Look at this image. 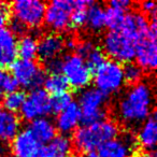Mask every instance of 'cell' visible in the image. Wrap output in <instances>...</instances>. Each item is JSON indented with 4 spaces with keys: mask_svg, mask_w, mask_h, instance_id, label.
<instances>
[{
    "mask_svg": "<svg viewBox=\"0 0 157 157\" xmlns=\"http://www.w3.org/2000/svg\"><path fill=\"white\" fill-rule=\"evenodd\" d=\"M148 26L150 22L143 14L138 12L125 14L121 26L110 30L103 38V53L118 63H131L135 59L138 41L147 31Z\"/></svg>",
    "mask_w": 157,
    "mask_h": 157,
    "instance_id": "obj_1",
    "label": "cell"
},
{
    "mask_svg": "<svg viewBox=\"0 0 157 157\" xmlns=\"http://www.w3.org/2000/svg\"><path fill=\"white\" fill-rule=\"evenodd\" d=\"M154 96L152 87L146 82L132 85L120 99L116 114L120 121L128 127L142 124L152 114Z\"/></svg>",
    "mask_w": 157,
    "mask_h": 157,
    "instance_id": "obj_2",
    "label": "cell"
},
{
    "mask_svg": "<svg viewBox=\"0 0 157 157\" xmlns=\"http://www.w3.org/2000/svg\"><path fill=\"white\" fill-rule=\"evenodd\" d=\"M118 131L117 124L111 120L83 125L75 130L72 144L78 152L90 154L95 153L105 142L117 137Z\"/></svg>",
    "mask_w": 157,
    "mask_h": 157,
    "instance_id": "obj_3",
    "label": "cell"
},
{
    "mask_svg": "<svg viewBox=\"0 0 157 157\" xmlns=\"http://www.w3.org/2000/svg\"><path fill=\"white\" fill-rule=\"evenodd\" d=\"M107 96L95 87H86L78 96V109L81 123L90 125L105 120Z\"/></svg>",
    "mask_w": 157,
    "mask_h": 157,
    "instance_id": "obj_4",
    "label": "cell"
},
{
    "mask_svg": "<svg viewBox=\"0 0 157 157\" xmlns=\"http://www.w3.org/2000/svg\"><path fill=\"white\" fill-rule=\"evenodd\" d=\"M95 88L105 96L120 92L125 84L123 66L114 60H105L95 71Z\"/></svg>",
    "mask_w": 157,
    "mask_h": 157,
    "instance_id": "obj_5",
    "label": "cell"
},
{
    "mask_svg": "<svg viewBox=\"0 0 157 157\" xmlns=\"http://www.w3.org/2000/svg\"><path fill=\"white\" fill-rule=\"evenodd\" d=\"M60 73L68 85L75 90H84L92 81V71L85 60L76 54L66 55L60 59Z\"/></svg>",
    "mask_w": 157,
    "mask_h": 157,
    "instance_id": "obj_6",
    "label": "cell"
},
{
    "mask_svg": "<svg viewBox=\"0 0 157 157\" xmlns=\"http://www.w3.org/2000/svg\"><path fill=\"white\" fill-rule=\"evenodd\" d=\"M157 26L156 21L150 23L148 29L138 41L135 58L143 71H153L157 65Z\"/></svg>",
    "mask_w": 157,
    "mask_h": 157,
    "instance_id": "obj_7",
    "label": "cell"
},
{
    "mask_svg": "<svg viewBox=\"0 0 157 157\" xmlns=\"http://www.w3.org/2000/svg\"><path fill=\"white\" fill-rule=\"evenodd\" d=\"M11 75L18 86L28 90H37L43 85L45 74L35 60L16 59L11 65Z\"/></svg>",
    "mask_w": 157,
    "mask_h": 157,
    "instance_id": "obj_8",
    "label": "cell"
},
{
    "mask_svg": "<svg viewBox=\"0 0 157 157\" xmlns=\"http://www.w3.org/2000/svg\"><path fill=\"white\" fill-rule=\"evenodd\" d=\"M45 8V3L40 0H17L12 3L11 10L13 20L26 28H37L43 22Z\"/></svg>",
    "mask_w": 157,
    "mask_h": 157,
    "instance_id": "obj_9",
    "label": "cell"
},
{
    "mask_svg": "<svg viewBox=\"0 0 157 157\" xmlns=\"http://www.w3.org/2000/svg\"><path fill=\"white\" fill-rule=\"evenodd\" d=\"M73 9V1L54 0L45 8L43 22L54 33H63L70 28V16Z\"/></svg>",
    "mask_w": 157,
    "mask_h": 157,
    "instance_id": "obj_10",
    "label": "cell"
},
{
    "mask_svg": "<svg viewBox=\"0 0 157 157\" xmlns=\"http://www.w3.org/2000/svg\"><path fill=\"white\" fill-rule=\"evenodd\" d=\"M20 112L23 118L29 122L37 118L46 117L52 112L50 95L41 88L31 90L30 94L25 98Z\"/></svg>",
    "mask_w": 157,
    "mask_h": 157,
    "instance_id": "obj_11",
    "label": "cell"
},
{
    "mask_svg": "<svg viewBox=\"0 0 157 157\" xmlns=\"http://www.w3.org/2000/svg\"><path fill=\"white\" fill-rule=\"evenodd\" d=\"M137 138L131 133H125L105 142L98 148L100 157H130L137 148Z\"/></svg>",
    "mask_w": 157,
    "mask_h": 157,
    "instance_id": "obj_12",
    "label": "cell"
},
{
    "mask_svg": "<svg viewBox=\"0 0 157 157\" xmlns=\"http://www.w3.org/2000/svg\"><path fill=\"white\" fill-rule=\"evenodd\" d=\"M13 157H44V146L36 140L28 129L20 130L12 140Z\"/></svg>",
    "mask_w": 157,
    "mask_h": 157,
    "instance_id": "obj_13",
    "label": "cell"
},
{
    "mask_svg": "<svg viewBox=\"0 0 157 157\" xmlns=\"http://www.w3.org/2000/svg\"><path fill=\"white\" fill-rule=\"evenodd\" d=\"M63 48H65V40L60 36L56 33H48L38 41L37 56L42 61L48 63V61L58 58Z\"/></svg>",
    "mask_w": 157,
    "mask_h": 157,
    "instance_id": "obj_14",
    "label": "cell"
},
{
    "mask_svg": "<svg viewBox=\"0 0 157 157\" xmlns=\"http://www.w3.org/2000/svg\"><path fill=\"white\" fill-rule=\"evenodd\" d=\"M80 123H81V112L78 103L72 102L69 107L58 113L55 127L63 136H66L75 131Z\"/></svg>",
    "mask_w": 157,
    "mask_h": 157,
    "instance_id": "obj_15",
    "label": "cell"
},
{
    "mask_svg": "<svg viewBox=\"0 0 157 157\" xmlns=\"http://www.w3.org/2000/svg\"><path fill=\"white\" fill-rule=\"evenodd\" d=\"M17 40L9 29H0V67L11 66L17 56Z\"/></svg>",
    "mask_w": 157,
    "mask_h": 157,
    "instance_id": "obj_16",
    "label": "cell"
},
{
    "mask_svg": "<svg viewBox=\"0 0 157 157\" xmlns=\"http://www.w3.org/2000/svg\"><path fill=\"white\" fill-rule=\"evenodd\" d=\"M21 122L15 113L0 108V142H10L20 132Z\"/></svg>",
    "mask_w": 157,
    "mask_h": 157,
    "instance_id": "obj_17",
    "label": "cell"
},
{
    "mask_svg": "<svg viewBox=\"0 0 157 157\" xmlns=\"http://www.w3.org/2000/svg\"><path fill=\"white\" fill-rule=\"evenodd\" d=\"M137 141L143 148L148 152H153L157 143V124L156 115L151 114L141 124Z\"/></svg>",
    "mask_w": 157,
    "mask_h": 157,
    "instance_id": "obj_18",
    "label": "cell"
},
{
    "mask_svg": "<svg viewBox=\"0 0 157 157\" xmlns=\"http://www.w3.org/2000/svg\"><path fill=\"white\" fill-rule=\"evenodd\" d=\"M28 130L40 144H48L56 137L55 124L48 117H41L30 122Z\"/></svg>",
    "mask_w": 157,
    "mask_h": 157,
    "instance_id": "obj_19",
    "label": "cell"
},
{
    "mask_svg": "<svg viewBox=\"0 0 157 157\" xmlns=\"http://www.w3.org/2000/svg\"><path fill=\"white\" fill-rule=\"evenodd\" d=\"M73 144L67 136H56L44 146V157H70Z\"/></svg>",
    "mask_w": 157,
    "mask_h": 157,
    "instance_id": "obj_20",
    "label": "cell"
},
{
    "mask_svg": "<svg viewBox=\"0 0 157 157\" xmlns=\"http://www.w3.org/2000/svg\"><path fill=\"white\" fill-rule=\"evenodd\" d=\"M85 25L94 33H99L105 28V10L100 5L93 2L88 8Z\"/></svg>",
    "mask_w": 157,
    "mask_h": 157,
    "instance_id": "obj_21",
    "label": "cell"
},
{
    "mask_svg": "<svg viewBox=\"0 0 157 157\" xmlns=\"http://www.w3.org/2000/svg\"><path fill=\"white\" fill-rule=\"evenodd\" d=\"M17 55L20 59L25 60H33L37 57L38 51V40L31 35H24L17 41L16 46Z\"/></svg>",
    "mask_w": 157,
    "mask_h": 157,
    "instance_id": "obj_22",
    "label": "cell"
},
{
    "mask_svg": "<svg viewBox=\"0 0 157 157\" xmlns=\"http://www.w3.org/2000/svg\"><path fill=\"white\" fill-rule=\"evenodd\" d=\"M92 3L93 1H86V0L73 1V9L70 16V27L81 28L86 24L87 11Z\"/></svg>",
    "mask_w": 157,
    "mask_h": 157,
    "instance_id": "obj_23",
    "label": "cell"
},
{
    "mask_svg": "<svg viewBox=\"0 0 157 157\" xmlns=\"http://www.w3.org/2000/svg\"><path fill=\"white\" fill-rule=\"evenodd\" d=\"M45 92L51 93L52 95L60 94V93L67 92L68 85L67 81H66L65 76L60 73V72H52L48 76H45L43 82Z\"/></svg>",
    "mask_w": 157,
    "mask_h": 157,
    "instance_id": "obj_24",
    "label": "cell"
},
{
    "mask_svg": "<svg viewBox=\"0 0 157 157\" xmlns=\"http://www.w3.org/2000/svg\"><path fill=\"white\" fill-rule=\"evenodd\" d=\"M26 98V95L22 90H15V92L8 93L2 98L3 109L12 113L20 111L23 103Z\"/></svg>",
    "mask_w": 157,
    "mask_h": 157,
    "instance_id": "obj_25",
    "label": "cell"
},
{
    "mask_svg": "<svg viewBox=\"0 0 157 157\" xmlns=\"http://www.w3.org/2000/svg\"><path fill=\"white\" fill-rule=\"evenodd\" d=\"M123 72H124L125 82H128L129 84H138L142 82L143 78V70L133 63H128L123 67Z\"/></svg>",
    "mask_w": 157,
    "mask_h": 157,
    "instance_id": "obj_26",
    "label": "cell"
},
{
    "mask_svg": "<svg viewBox=\"0 0 157 157\" xmlns=\"http://www.w3.org/2000/svg\"><path fill=\"white\" fill-rule=\"evenodd\" d=\"M72 102H73L72 95L68 92L53 95L51 97V109H52V112L59 113L63 110H65L67 107H69Z\"/></svg>",
    "mask_w": 157,
    "mask_h": 157,
    "instance_id": "obj_27",
    "label": "cell"
},
{
    "mask_svg": "<svg viewBox=\"0 0 157 157\" xmlns=\"http://www.w3.org/2000/svg\"><path fill=\"white\" fill-rule=\"evenodd\" d=\"M86 65L90 69V71H96L107 59H105V55L103 51L98 46H95L84 58Z\"/></svg>",
    "mask_w": 157,
    "mask_h": 157,
    "instance_id": "obj_28",
    "label": "cell"
},
{
    "mask_svg": "<svg viewBox=\"0 0 157 157\" xmlns=\"http://www.w3.org/2000/svg\"><path fill=\"white\" fill-rule=\"evenodd\" d=\"M125 14L124 12L109 7L105 10V27H109L110 30L118 28L124 21Z\"/></svg>",
    "mask_w": 157,
    "mask_h": 157,
    "instance_id": "obj_29",
    "label": "cell"
},
{
    "mask_svg": "<svg viewBox=\"0 0 157 157\" xmlns=\"http://www.w3.org/2000/svg\"><path fill=\"white\" fill-rule=\"evenodd\" d=\"M17 87L18 85L13 78V76L11 74L7 73V72L0 70V90L2 92H7L8 94V93L17 90Z\"/></svg>",
    "mask_w": 157,
    "mask_h": 157,
    "instance_id": "obj_30",
    "label": "cell"
},
{
    "mask_svg": "<svg viewBox=\"0 0 157 157\" xmlns=\"http://www.w3.org/2000/svg\"><path fill=\"white\" fill-rule=\"evenodd\" d=\"M141 10L146 14V15L151 16L152 21H156L157 7H156V3H155L154 1H144V2H142Z\"/></svg>",
    "mask_w": 157,
    "mask_h": 157,
    "instance_id": "obj_31",
    "label": "cell"
},
{
    "mask_svg": "<svg viewBox=\"0 0 157 157\" xmlns=\"http://www.w3.org/2000/svg\"><path fill=\"white\" fill-rule=\"evenodd\" d=\"M109 7L114 8V9L118 10V11H122V12H126L127 10H129L132 6V3L128 0H112L111 2L109 3Z\"/></svg>",
    "mask_w": 157,
    "mask_h": 157,
    "instance_id": "obj_32",
    "label": "cell"
},
{
    "mask_svg": "<svg viewBox=\"0 0 157 157\" xmlns=\"http://www.w3.org/2000/svg\"><path fill=\"white\" fill-rule=\"evenodd\" d=\"M9 30L11 31V33H13L14 36H16V35H23V33H25V30H26V27H25L24 25L21 24L20 22H17V21L12 20L11 26H10Z\"/></svg>",
    "mask_w": 157,
    "mask_h": 157,
    "instance_id": "obj_33",
    "label": "cell"
},
{
    "mask_svg": "<svg viewBox=\"0 0 157 157\" xmlns=\"http://www.w3.org/2000/svg\"><path fill=\"white\" fill-rule=\"evenodd\" d=\"M9 20V12L5 5H0V29H3Z\"/></svg>",
    "mask_w": 157,
    "mask_h": 157,
    "instance_id": "obj_34",
    "label": "cell"
},
{
    "mask_svg": "<svg viewBox=\"0 0 157 157\" xmlns=\"http://www.w3.org/2000/svg\"><path fill=\"white\" fill-rule=\"evenodd\" d=\"M140 157H156V154H155L154 151H153V152H147V153H145V154L141 155Z\"/></svg>",
    "mask_w": 157,
    "mask_h": 157,
    "instance_id": "obj_35",
    "label": "cell"
},
{
    "mask_svg": "<svg viewBox=\"0 0 157 157\" xmlns=\"http://www.w3.org/2000/svg\"><path fill=\"white\" fill-rule=\"evenodd\" d=\"M87 157H100L97 153H90V154H88Z\"/></svg>",
    "mask_w": 157,
    "mask_h": 157,
    "instance_id": "obj_36",
    "label": "cell"
},
{
    "mask_svg": "<svg viewBox=\"0 0 157 157\" xmlns=\"http://www.w3.org/2000/svg\"><path fill=\"white\" fill-rule=\"evenodd\" d=\"M2 96H3V95H2V90H0V101L2 100Z\"/></svg>",
    "mask_w": 157,
    "mask_h": 157,
    "instance_id": "obj_37",
    "label": "cell"
}]
</instances>
